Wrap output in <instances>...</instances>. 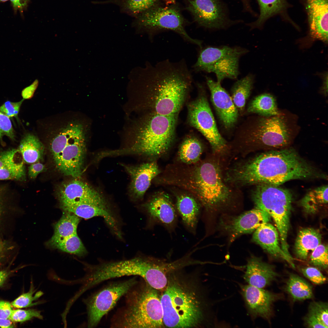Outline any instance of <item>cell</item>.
Returning <instances> with one entry per match:
<instances>
[{"mask_svg": "<svg viewBox=\"0 0 328 328\" xmlns=\"http://www.w3.org/2000/svg\"><path fill=\"white\" fill-rule=\"evenodd\" d=\"M203 149L202 145L198 139L188 137L180 146L178 153L180 160L186 164L195 163L200 160Z\"/></svg>", "mask_w": 328, "mask_h": 328, "instance_id": "cell-35", "label": "cell"}, {"mask_svg": "<svg viewBox=\"0 0 328 328\" xmlns=\"http://www.w3.org/2000/svg\"><path fill=\"white\" fill-rule=\"evenodd\" d=\"M260 14L258 19L250 26L252 28L261 27L270 17L283 12L287 7L285 0H258Z\"/></svg>", "mask_w": 328, "mask_h": 328, "instance_id": "cell-36", "label": "cell"}, {"mask_svg": "<svg viewBox=\"0 0 328 328\" xmlns=\"http://www.w3.org/2000/svg\"><path fill=\"white\" fill-rule=\"evenodd\" d=\"M186 24V20L177 6L159 4L135 18L132 25L137 32L146 33L150 37L161 31L172 30L185 41L197 45L201 49L202 41L188 34L185 29Z\"/></svg>", "mask_w": 328, "mask_h": 328, "instance_id": "cell-11", "label": "cell"}, {"mask_svg": "<svg viewBox=\"0 0 328 328\" xmlns=\"http://www.w3.org/2000/svg\"><path fill=\"white\" fill-rule=\"evenodd\" d=\"M65 211L72 213L78 217L89 219L101 217L114 233L120 230L115 217L106 202L85 200L72 205L61 207Z\"/></svg>", "mask_w": 328, "mask_h": 328, "instance_id": "cell-21", "label": "cell"}, {"mask_svg": "<svg viewBox=\"0 0 328 328\" xmlns=\"http://www.w3.org/2000/svg\"><path fill=\"white\" fill-rule=\"evenodd\" d=\"M304 321L308 327L326 328L315 316L309 313L305 318Z\"/></svg>", "mask_w": 328, "mask_h": 328, "instance_id": "cell-48", "label": "cell"}, {"mask_svg": "<svg viewBox=\"0 0 328 328\" xmlns=\"http://www.w3.org/2000/svg\"><path fill=\"white\" fill-rule=\"evenodd\" d=\"M8 0H0V2H5L6 1Z\"/></svg>", "mask_w": 328, "mask_h": 328, "instance_id": "cell-55", "label": "cell"}, {"mask_svg": "<svg viewBox=\"0 0 328 328\" xmlns=\"http://www.w3.org/2000/svg\"><path fill=\"white\" fill-rule=\"evenodd\" d=\"M300 270L305 277L315 284H323L326 280V277L316 268L306 267L301 268Z\"/></svg>", "mask_w": 328, "mask_h": 328, "instance_id": "cell-43", "label": "cell"}, {"mask_svg": "<svg viewBox=\"0 0 328 328\" xmlns=\"http://www.w3.org/2000/svg\"><path fill=\"white\" fill-rule=\"evenodd\" d=\"M18 149L24 162L32 164L39 162L43 159L45 148L36 136L28 134L22 139Z\"/></svg>", "mask_w": 328, "mask_h": 328, "instance_id": "cell-30", "label": "cell"}, {"mask_svg": "<svg viewBox=\"0 0 328 328\" xmlns=\"http://www.w3.org/2000/svg\"><path fill=\"white\" fill-rule=\"evenodd\" d=\"M137 277L111 282L84 300L87 315V327H95L98 325L103 317L137 282Z\"/></svg>", "mask_w": 328, "mask_h": 328, "instance_id": "cell-14", "label": "cell"}, {"mask_svg": "<svg viewBox=\"0 0 328 328\" xmlns=\"http://www.w3.org/2000/svg\"><path fill=\"white\" fill-rule=\"evenodd\" d=\"M10 273L7 270L0 271V287L4 284Z\"/></svg>", "mask_w": 328, "mask_h": 328, "instance_id": "cell-52", "label": "cell"}, {"mask_svg": "<svg viewBox=\"0 0 328 328\" xmlns=\"http://www.w3.org/2000/svg\"><path fill=\"white\" fill-rule=\"evenodd\" d=\"M130 175L131 182L129 192L135 199L142 198L149 187L152 180L160 173L155 161L136 166L121 164Z\"/></svg>", "mask_w": 328, "mask_h": 328, "instance_id": "cell-20", "label": "cell"}, {"mask_svg": "<svg viewBox=\"0 0 328 328\" xmlns=\"http://www.w3.org/2000/svg\"><path fill=\"white\" fill-rule=\"evenodd\" d=\"M254 82V76L249 74L237 81L232 88V100L240 113H242L244 110L246 101L252 89Z\"/></svg>", "mask_w": 328, "mask_h": 328, "instance_id": "cell-33", "label": "cell"}, {"mask_svg": "<svg viewBox=\"0 0 328 328\" xmlns=\"http://www.w3.org/2000/svg\"><path fill=\"white\" fill-rule=\"evenodd\" d=\"M84 128L80 124L70 123L52 140L50 149L57 169L66 176L81 175L86 151Z\"/></svg>", "mask_w": 328, "mask_h": 328, "instance_id": "cell-9", "label": "cell"}, {"mask_svg": "<svg viewBox=\"0 0 328 328\" xmlns=\"http://www.w3.org/2000/svg\"><path fill=\"white\" fill-rule=\"evenodd\" d=\"M205 78L210 92L212 101L219 118L226 129H231L237 121L238 111L231 97L221 87L220 83L207 76Z\"/></svg>", "mask_w": 328, "mask_h": 328, "instance_id": "cell-18", "label": "cell"}, {"mask_svg": "<svg viewBox=\"0 0 328 328\" xmlns=\"http://www.w3.org/2000/svg\"><path fill=\"white\" fill-rule=\"evenodd\" d=\"M38 81L36 80L30 85L25 88L22 91V96L24 100L28 99L32 97L38 85Z\"/></svg>", "mask_w": 328, "mask_h": 328, "instance_id": "cell-49", "label": "cell"}, {"mask_svg": "<svg viewBox=\"0 0 328 328\" xmlns=\"http://www.w3.org/2000/svg\"><path fill=\"white\" fill-rule=\"evenodd\" d=\"M24 162L18 149H11L0 153V180H24L26 173Z\"/></svg>", "mask_w": 328, "mask_h": 328, "instance_id": "cell-26", "label": "cell"}, {"mask_svg": "<svg viewBox=\"0 0 328 328\" xmlns=\"http://www.w3.org/2000/svg\"><path fill=\"white\" fill-rule=\"evenodd\" d=\"M62 216L54 226L53 236L47 243V245L53 248L64 239L77 233L80 221V217L74 214L64 211Z\"/></svg>", "mask_w": 328, "mask_h": 328, "instance_id": "cell-28", "label": "cell"}, {"mask_svg": "<svg viewBox=\"0 0 328 328\" xmlns=\"http://www.w3.org/2000/svg\"><path fill=\"white\" fill-rule=\"evenodd\" d=\"M248 52L247 49L239 47H208L201 50L192 67L196 72L215 73L217 82L220 83L225 78L237 77L239 59Z\"/></svg>", "mask_w": 328, "mask_h": 328, "instance_id": "cell-12", "label": "cell"}, {"mask_svg": "<svg viewBox=\"0 0 328 328\" xmlns=\"http://www.w3.org/2000/svg\"><path fill=\"white\" fill-rule=\"evenodd\" d=\"M2 208V203L1 201V200L0 197V213L1 212Z\"/></svg>", "mask_w": 328, "mask_h": 328, "instance_id": "cell-54", "label": "cell"}, {"mask_svg": "<svg viewBox=\"0 0 328 328\" xmlns=\"http://www.w3.org/2000/svg\"><path fill=\"white\" fill-rule=\"evenodd\" d=\"M271 218L266 212L255 208L237 216L223 217L220 224L231 242L242 234L254 232L262 224L269 222Z\"/></svg>", "mask_w": 328, "mask_h": 328, "instance_id": "cell-16", "label": "cell"}, {"mask_svg": "<svg viewBox=\"0 0 328 328\" xmlns=\"http://www.w3.org/2000/svg\"><path fill=\"white\" fill-rule=\"evenodd\" d=\"M58 195L61 207L85 200L107 202L100 192L77 178L62 184L58 190Z\"/></svg>", "mask_w": 328, "mask_h": 328, "instance_id": "cell-19", "label": "cell"}, {"mask_svg": "<svg viewBox=\"0 0 328 328\" xmlns=\"http://www.w3.org/2000/svg\"><path fill=\"white\" fill-rule=\"evenodd\" d=\"M241 289L250 314L254 317L269 319L272 315L273 304L278 299V295L249 285H242Z\"/></svg>", "mask_w": 328, "mask_h": 328, "instance_id": "cell-17", "label": "cell"}, {"mask_svg": "<svg viewBox=\"0 0 328 328\" xmlns=\"http://www.w3.org/2000/svg\"><path fill=\"white\" fill-rule=\"evenodd\" d=\"M200 204L192 195L181 193L176 196V208L187 228L194 233L197 223Z\"/></svg>", "mask_w": 328, "mask_h": 328, "instance_id": "cell-27", "label": "cell"}, {"mask_svg": "<svg viewBox=\"0 0 328 328\" xmlns=\"http://www.w3.org/2000/svg\"><path fill=\"white\" fill-rule=\"evenodd\" d=\"M278 275L272 265L252 255L248 260L243 277L249 285L263 289L270 284Z\"/></svg>", "mask_w": 328, "mask_h": 328, "instance_id": "cell-25", "label": "cell"}, {"mask_svg": "<svg viewBox=\"0 0 328 328\" xmlns=\"http://www.w3.org/2000/svg\"><path fill=\"white\" fill-rule=\"evenodd\" d=\"M53 248L80 257L84 256L87 253L85 247L77 233L59 242Z\"/></svg>", "mask_w": 328, "mask_h": 328, "instance_id": "cell-38", "label": "cell"}, {"mask_svg": "<svg viewBox=\"0 0 328 328\" xmlns=\"http://www.w3.org/2000/svg\"><path fill=\"white\" fill-rule=\"evenodd\" d=\"M143 206L152 220L169 229L175 226L177 220L176 210L171 199L166 193L160 192L156 194Z\"/></svg>", "mask_w": 328, "mask_h": 328, "instance_id": "cell-22", "label": "cell"}, {"mask_svg": "<svg viewBox=\"0 0 328 328\" xmlns=\"http://www.w3.org/2000/svg\"><path fill=\"white\" fill-rule=\"evenodd\" d=\"M35 291L33 284L31 283L29 291L22 294L14 300L11 303L12 305L15 308H22L39 304V302L33 303L32 302L39 299L43 294V293L41 291H39L33 296Z\"/></svg>", "mask_w": 328, "mask_h": 328, "instance_id": "cell-39", "label": "cell"}, {"mask_svg": "<svg viewBox=\"0 0 328 328\" xmlns=\"http://www.w3.org/2000/svg\"><path fill=\"white\" fill-rule=\"evenodd\" d=\"M312 38L327 43L328 0H306Z\"/></svg>", "mask_w": 328, "mask_h": 328, "instance_id": "cell-23", "label": "cell"}, {"mask_svg": "<svg viewBox=\"0 0 328 328\" xmlns=\"http://www.w3.org/2000/svg\"><path fill=\"white\" fill-rule=\"evenodd\" d=\"M252 195L255 208L272 218L278 232L281 248L289 257L287 237L290 226L292 195L288 190L279 186L261 184L255 185Z\"/></svg>", "mask_w": 328, "mask_h": 328, "instance_id": "cell-10", "label": "cell"}, {"mask_svg": "<svg viewBox=\"0 0 328 328\" xmlns=\"http://www.w3.org/2000/svg\"><path fill=\"white\" fill-rule=\"evenodd\" d=\"M247 111L248 113H256L264 116L280 114L275 97L267 93L255 97L249 104Z\"/></svg>", "mask_w": 328, "mask_h": 328, "instance_id": "cell-32", "label": "cell"}, {"mask_svg": "<svg viewBox=\"0 0 328 328\" xmlns=\"http://www.w3.org/2000/svg\"><path fill=\"white\" fill-rule=\"evenodd\" d=\"M286 289L294 301H301L313 296L311 285L303 279L293 274L289 275Z\"/></svg>", "mask_w": 328, "mask_h": 328, "instance_id": "cell-37", "label": "cell"}, {"mask_svg": "<svg viewBox=\"0 0 328 328\" xmlns=\"http://www.w3.org/2000/svg\"><path fill=\"white\" fill-rule=\"evenodd\" d=\"M183 268L169 272L161 292L165 327L200 328L207 320V305L198 276Z\"/></svg>", "mask_w": 328, "mask_h": 328, "instance_id": "cell-2", "label": "cell"}, {"mask_svg": "<svg viewBox=\"0 0 328 328\" xmlns=\"http://www.w3.org/2000/svg\"><path fill=\"white\" fill-rule=\"evenodd\" d=\"M34 318L43 319L41 311L33 309L13 310L9 319L12 322H22L29 320Z\"/></svg>", "mask_w": 328, "mask_h": 328, "instance_id": "cell-42", "label": "cell"}, {"mask_svg": "<svg viewBox=\"0 0 328 328\" xmlns=\"http://www.w3.org/2000/svg\"><path fill=\"white\" fill-rule=\"evenodd\" d=\"M46 170L45 166L39 162L32 163L28 168V174L31 179H34L39 173Z\"/></svg>", "mask_w": 328, "mask_h": 328, "instance_id": "cell-46", "label": "cell"}, {"mask_svg": "<svg viewBox=\"0 0 328 328\" xmlns=\"http://www.w3.org/2000/svg\"><path fill=\"white\" fill-rule=\"evenodd\" d=\"M293 149L262 153L236 164L228 170L226 182L241 187L265 184L280 186L290 180L321 177Z\"/></svg>", "mask_w": 328, "mask_h": 328, "instance_id": "cell-1", "label": "cell"}, {"mask_svg": "<svg viewBox=\"0 0 328 328\" xmlns=\"http://www.w3.org/2000/svg\"><path fill=\"white\" fill-rule=\"evenodd\" d=\"M86 270L85 279L90 288L109 279L131 276L140 277L156 289L160 285L162 275L158 261L155 258L149 257L87 264Z\"/></svg>", "mask_w": 328, "mask_h": 328, "instance_id": "cell-8", "label": "cell"}, {"mask_svg": "<svg viewBox=\"0 0 328 328\" xmlns=\"http://www.w3.org/2000/svg\"><path fill=\"white\" fill-rule=\"evenodd\" d=\"M5 249V243L0 240V261L3 257Z\"/></svg>", "mask_w": 328, "mask_h": 328, "instance_id": "cell-53", "label": "cell"}, {"mask_svg": "<svg viewBox=\"0 0 328 328\" xmlns=\"http://www.w3.org/2000/svg\"><path fill=\"white\" fill-rule=\"evenodd\" d=\"M252 240L272 256L283 259L295 268L293 260L285 254L281 248L277 229L270 223H265L259 226L254 232Z\"/></svg>", "mask_w": 328, "mask_h": 328, "instance_id": "cell-24", "label": "cell"}, {"mask_svg": "<svg viewBox=\"0 0 328 328\" xmlns=\"http://www.w3.org/2000/svg\"><path fill=\"white\" fill-rule=\"evenodd\" d=\"M161 292L140 279L124 296V305L112 317V328H165Z\"/></svg>", "mask_w": 328, "mask_h": 328, "instance_id": "cell-5", "label": "cell"}, {"mask_svg": "<svg viewBox=\"0 0 328 328\" xmlns=\"http://www.w3.org/2000/svg\"><path fill=\"white\" fill-rule=\"evenodd\" d=\"M328 246L320 244L312 252L310 262L313 265L322 269L328 267Z\"/></svg>", "mask_w": 328, "mask_h": 328, "instance_id": "cell-40", "label": "cell"}, {"mask_svg": "<svg viewBox=\"0 0 328 328\" xmlns=\"http://www.w3.org/2000/svg\"><path fill=\"white\" fill-rule=\"evenodd\" d=\"M242 0L243 1H245L246 2V1H247V0Z\"/></svg>", "mask_w": 328, "mask_h": 328, "instance_id": "cell-56", "label": "cell"}, {"mask_svg": "<svg viewBox=\"0 0 328 328\" xmlns=\"http://www.w3.org/2000/svg\"><path fill=\"white\" fill-rule=\"evenodd\" d=\"M23 100L17 102L7 101L0 107V110L9 118L17 117Z\"/></svg>", "mask_w": 328, "mask_h": 328, "instance_id": "cell-45", "label": "cell"}, {"mask_svg": "<svg viewBox=\"0 0 328 328\" xmlns=\"http://www.w3.org/2000/svg\"><path fill=\"white\" fill-rule=\"evenodd\" d=\"M12 306L9 302L0 300V318L9 319L13 310Z\"/></svg>", "mask_w": 328, "mask_h": 328, "instance_id": "cell-47", "label": "cell"}, {"mask_svg": "<svg viewBox=\"0 0 328 328\" xmlns=\"http://www.w3.org/2000/svg\"><path fill=\"white\" fill-rule=\"evenodd\" d=\"M160 0H108L103 3L118 5L120 11L134 18L151 7L160 4Z\"/></svg>", "mask_w": 328, "mask_h": 328, "instance_id": "cell-34", "label": "cell"}, {"mask_svg": "<svg viewBox=\"0 0 328 328\" xmlns=\"http://www.w3.org/2000/svg\"><path fill=\"white\" fill-rule=\"evenodd\" d=\"M140 73L151 112L164 115L178 114L193 81L185 61L172 62L167 59L153 65L148 63Z\"/></svg>", "mask_w": 328, "mask_h": 328, "instance_id": "cell-4", "label": "cell"}, {"mask_svg": "<svg viewBox=\"0 0 328 328\" xmlns=\"http://www.w3.org/2000/svg\"><path fill=\"white\" fill-rule=\"evenodd\" d=\"M309 313L317 318L326 327L328 328V304L322 302H314L309 306Z\"/></svg>", "mask_w": 328, "mask_h": 328, "instance_id": "cell-41", "label": "cell"}, {"mask_svg": "<svg viewBox=\"0 0 328 328\" xmlns=\"http://www.w3.org/2000/svg\"><path fill=\"white\" fill-rule=\"evenodd\" d=\"M186 9L200 26L210 29H223L229 24L219 0H187Z\"/></svg>", "mask_w": 328, "mask_h": 328, "instance_id": "cell-15", "label": "cell"}, {"mask_svg": "<svg viewBox=\"0 0 328 328\" xmlns=\"http://www.w3.org/2000/svg\"><path fill=\"white\" fill-rule=\"evenodd\" d=\"M322 236L316 229L312 228L301 229L299 232L295 244L294 250L297 257L306 260L309 253L321 244Z\"/></svg>", "mask_w": 328, "mask_h": 328, "instance_id": "cell-29", "label": "cell"}, {"mask_svg": "<svg viewBox=\"0 0 328 328\" xmlns=\"http://www.w3.org/2000/svg\"><path fill=\"white\" fill-rule=\"evenodd\" d=\"M197 86L198 96L188 105V121L208 141L214 155L224 153L229 145L217 129L203 87L200 84Z\"/></svg>", "mask_w": 328, "mask_h": 328, "instance_id": "cell-13", "label": "cell"}, {"mask_svg": "<svg viewBox=\"0 0 328 328\" xmlns=\"http://www.w3.org/2000/svg\"><path fill=\"white\" fill-rule=\"evenodd\" d=\"M8 136L12 140L15 139V134L9 118L0 110V141H2L4 136Z\"/></svg>", "mask_w": 328, "mask_h": 328, "instance_id": "cell-44", "label": "cell"}, {"mask_svg": "<svg viewBox=\"0 0 328 328\" xmlns=\"http://www.w3.org/2000/svg\"><path fill=\"white\" fill-rule=\"evenodd\" d=\"M327 185L311 190L302 198L301 205L304 210L308 214L316 213L322 207L328 203Z\"/></svg>", "mask_w": 328, "mask_h": 328, "instance_id": "cell-31", "label": "cell"}, {"mask_svg": "<svg viewBox=\"0 0 328 328\" xmlns=\"http://www.w3.org/2000/svg\"><path fill=\"white\" fill-rule=\"evenodd\" d=\"M177 114L164 115L151 112L142 120L133 144L128 148L108 151V156L138 154L156 157L162 155L173 141Z\"/></svg>", "mask_w": 328, "mask_h": 328, "instance_id": "cell-7", "label": "cell"}, {"mask_svg": "<svg viewBox=\"0 0 328 328\" xmlns=\"http://www.w3.org/2000/svg\"><path fill=\"white\" fill-rule=\"evenodd\" d=\"M14 8L16 9L22 10L27 5L29 0H10Z\"/></svg>", "mask_w": 328, "mask_h": 328, "instance_id": "cell-50", "label": "cell"}, {"mask_svg": "<svg viewBox=\"0 0 328 328\" xmlns=\"http://www.w3.org/2000/svg\"><path fill=\"white\" fill-rule=\"evenodd\" d=\"M221 170L219 160L209 158L193 164L170 166L162 182L187 191L207 210H216L228 205L233 198Z\"/></svg>", "mask_w": 328, "mask_h": 328, "instance_id": "cell-3", "label": "cell"}, {"mask_svg": "<svg viewBox=\"0 0 328 328\" xmlns=\"http://www.w3.org/2000/svg\"><path fill=\"white\" fill-rule=\"evenodd\" d=\"M14 327L12 321L9 319L0 318V328H7Z\"/></svg>", "mask_w": 328, "mask_h": 328, "instance_id": "cell-51", "label": "cell"}, {"mask_svg": "<svg viewBox=\"0 0 328 328\" xmlns=\"http://www.w3.org/2000/svg\"><path fill=\"white\" fill-rule=\"evenodd\" d=\"M293 135L289 121L281 114L252 117L238 129L232 146L243 155L261 149H282L291 143Z\"/></svg>", "mask_w": 328, "mask_h": 328, "instance_id": "cell-6", "label": "cell"}]
</instances>
